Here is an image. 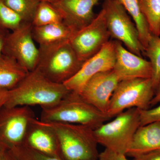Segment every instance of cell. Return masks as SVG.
<instances>
[{"mask_svg": "<svg viewBox=\"0 0 160 160\" xmlns=\"http://www.w3.org/2000/svg\"><path fill=\"white\" fill-rule=\"evenodd\" d=\"M40 2H48L53 3L57 1L58 0H38Z\"/></svg>", "mask_w": 160, "mask_h": 160, "instance_id": "obj_34", "label": "cell"}, {"mask_svg": "<svg viewBox=\"0 0 160 160\" xmlns=\"http://www.w3.org/2000/svg\"><path fill=\"white\" fill-rule=\"evenodd\" d=\"M115 61V42L109 40L99 52L85 61L77 74L64 84L69 91L79 93L95 75L113 69Z\"/></svg>", "mask_w": 160, "mask_h": 160, "instance_id": "obj_11", "label": "cell"}, {"mask_svg": "<svg viewBox=\"0 0 160 160\" xmlns=\"http://www.w3.org/2000/svg\"><path fill=\"white\" fill-rule=\"evenodd\" d=\"M111 119L107 113L84 100L79 93L70 91L55 106L42 109L40 121L79 124L94 130Z\"/></svg>", "mask_w": 160, "mask_h": 160, "instance_id": "obj_2", "label": "cell"}, {"mask_svg": "<svg viewBox=\"0 0 160 160\" xmlns=\"http://www.w3.org/2000/svg\"><path fill=\"white\" fill-rule=\"evenodd\" d=\"M31 23H25L19 28L9 32L5 42L3 54L16 60L28 72L36 69L40 58L36 46Z\"/></svg>", "mask_w": 160, "mask_h": 160, "instance_id": "obj_9", "label": "cell"}, {"mask_svg": "<svg viewBox=\"0 0 160 160\" xmlns=\"http://www.w3.org/2000/svg\"><path fill=\"white\" fill-rule=\"evenodd\" d=\"M10 151L17 160H62L57 157L36 151L24 144L14 147Z\"/></svg>", "mask_w": 160, "mask_h": 160, "instance_id": "obj_25", "label": "cell"}, {"mask_svg": "<svg viewBox=\"0 0 160 160\" xmlns=\"http://www.w3.org/2000/svg\"><path fill=\"white\" fill-rule=\"evenodd\" d=\"M25 23L18 15L6 6L2 0H0V27L12 31Z\"/></svg>", "mask_w": 160, "mask_h": 160, "instance_id": "obj_24", "label": "cell"}, {"mask_svg": "<svg viewBox=\"0 0 160 160\" xmlns=\"http://www.w3.org/2000/svg\"><path fill=\"white\" fill-rule=\"evenodd\" d=\"M63 22L59 12L51 3L40 2L31 24L39 27Z\"/></svg>", "mask_w": 160, "mask_h": 160, "instance_id": "obj_20", "label": "cell"}, {"mask_svg": "<svg viewBox=\"0 0 160 160\" xmlns=\"http://www.w3.org/2000/svg\"><path fill=\"white\" fill-rule=\"evenodd\" d=\"M160 149V122L140 126L135 133L126 156L131 157Z\"/></svg>", "mask_w": 160, "mask_h": 160, "instance_id": "obj_16", "label": "cell"}, {"mask_svg": "<svg viewBox=\"0 0 160 160\" xmlns=\"http://www.w3.org/2000/svg\"><path fill=\"white\" fill-rule=\"evenodd\" d=\"M139 111L141 126L160 122V104L157 107L145 110L139 109Z\"/></svg>", "mask_w": 160, "mask_h": 160, "instance_id": "obj_26", "label": "cell"}, {"mask_svg": "<svg viewBox=\"0 0 160 160\" xmlns=\"http://www.w3.org/2000/svg\"><path fill=\"white\" fill-rule=\"evenodd\" d=\"M43 122L49 126L56 135L60 158L98 160V144L95 137L94 129L79 124Z\"/></svg>", "mask_w": 160, "mask_h": 160, "instance_id": "obj_3", "label": "cell"}, {"mask_svg": "<svg viewBox=\"0 0 160 160\" xmlns=\"http://www.w3.org/2000/svg\"><path fill=\"white\" fill-rule=\"evenodd\" d=\"M115 117L94 129L95 137L98 144L106 149L126 155L135 133L141 126L139 109H126Z\"/></svg>", "mask_w": 160, "mask_h": 160, "instance_id": "obj_4", "label": "cell"}, {"mask_svg": "<svg viewBox=\"0 0 160 160\" xmlns=\"http://www.w3.org/2000/svg\"><path fill=\"white\" fill-rule=\"evenodd\" d=\"M70 91L64 84L52 82L36 69L28 72L14 88L9 90L4 106H39L42 109L51 108Z\"/></svg>", "mask_w": 160, "mask_h": 160, "instance_id": "obj_1", "label": "cell"}, {"mask_svg": "<svg viewBox=\"0 0 160 160\" xmlns=\"http://www.w3.org/2000/svg\"><path fill=\"white\" fill-rule=\"evenodd\" d=\"M133 158L134 160H160V149L138 155Z\"/></svg>", "mask_w": 160, "mask_h": 160, "instance_id": "obj_28", "label": "cell"}, {"mask_svg": "<svg viewBox=\"0 0 160 160\" xmlns=\"http://www.w3.org/2000/svg\"><path fill=\"white\" fill-rule=\"evenodd\" d=\"M103 9L91 23L76 32L69 41L78 57L84 62L97 53L109 41Z\"/></svg>", "mask_w": 160, "mask_h": 160, "instance_id": "obj_10", "label": "cell"}, {"mask_svg": "<svg viewBox=\"0 0 160 160\" xmlns=\"http://www.w3.org/2000/svg\"><path fill=\"white\" fill-rule=\"evenodd\" d=\"M29 72L13 58L2 54L0 56V87L9 90L14 88Z\"/></svg>", "mask_w": 160, "mask_h": 160, "instance_id": "obj_18", "label": "cell"}, {"mask_svg": "<svg viewBox=\"0 0 160 160\" xmlns=\"http://www.w3.org/2000/svg\"><path fill=\"white\" fill-rule=\"evenodd\" d=\"M75 32L63 22L46 26H32V33L39 48H44L69 42Z\"/></svg>", "mask_w": 160, "mask_h": 160, "instance_id": "obj_17", "label": "cell"}, {"mask_svg": "<svg viewBox=\"0 0 160 160\" xmlns=\"http://www.w3.org/2000/svg\"><path fill=\"white\" fill-rule=\"evenodd\" d=\"M6 160H17L10 150L6 152Z\"/></svg>", "mask_w": 160, "mask_h": 160, "instance_id": "obj_33", "label": "cell"}, {"mask_svg": "<svg viewBox=\"0 0 160 160\" xmlns=\"http://www.w3.org/2000/svg\"><path fill=\"white\" fill-rule=\"evenodd\" d=\"M3 2L27 23H32L40 3L38 0H2Z\"/></svg>", "mask_w": 160, "mask_h": 160, "instance_id": "obj_23", "label": "cell"}, {"mask_svg": "<svg viewBox=\"0 0 160 160\" xmlns=\"http://www.w3.org/2000/svg\"><path fill=\"white\" fill-rule=\"evenodd\" d=\"M69 42L39 48L40 58L36 69L53 82L64 84L77 74L84 63Z\"/></svg>", "mask_w": 160, "mask_h": 160, "instance_id": "obj_5", "label": "cell"}, {"mask_svg": "<svg viewBox=\"0 0 160 160\" xmlns=\"http://www.w3.org/2000/svg\"><path fill=\"white\" fill-rule=\"evenodd\" d=\"M6 149L0 147V160H6Z\"/></svg>", "mask_w": 160, "mask_h": 160, "instance_id": "obj_32", "label": "cell"}, {"mask_svg": "<svg viewBox=\"0 0 160 160\" xmlns=\"http://www.w3.org/2000/svg\"><path fill=\"white\" fill-rule=\"evenodd\" d=\"M144 54L149 59L152 67L151 80L155 90L160 80V38L151 34Z\"/></svg>", "mask_w": 160, "mask_h": 160, "instance_id": "obj_22", "label": "cell"}, {"mask_svg": "<svg viewBox=\"0 0 160 160\" xmlns=\"http://www.w3.org/2000/svg\"><path fill=\"white\" fill-rule=\"evenodd\" d=\"M160 103V80L157 87L155 89L153 98L150 102V106H153Z\"/></svg>", "mask_w": 160, "mask_h": 160, "instance_id": "obj_30", "label": "cell"}, {"mask_svg": "<svg viewBox=\"0 0 160 160\" xmlns=\"http://www.w3.org/2000/svg\"><path fill=\"white\" fill-rule=\"evenodd\" d=\"M149 30L152 34L160 36V0H138Z\"/></svg>", "mask_w": 160, "mask_h": 160, "instance_id": "obj_21", "label": "cell"}, {"mask_svg": "<svg viewBox=\"0 0 160 160\" xmlns=\"http://www.w3.org/2000/svg\"><path fill=\"white\" fill-rule=\"evenodd\" d=\"M23 144L44 154L60 158L58 142L54 132L40 120L35 119L31 123Z\"/></svg>", "mask_w": 160, "mask_h": 160, "instance_id": "obj_15", "label": "cell"}, {"mask_svg": "<svg viewBox=\"0 0 160 160\" xmlns=\"http://www.w3.org/2000/svg\"><path fill=\"white\" fill-rule=\"evenodd\" d=\"M9 90L0 87V109L3 107L7 102L8 98Z\"/></svg>", "mask_w": 160, "mask_h": 160, "instance_id": "obj_31", "label": "cell"}, {"mask_svg": "<svg viewBox=\"0 0 160 160\" xmlns=\"http://www.w3.org/2000/svg\"><path fill=\"white\" fill-rule=\"evenodd\" d=\"M36 118L29 106L0 109V147L6 150L24 144L29 126Z\"/></svg>", "mask_w": 160, "mask_h": 160, "instance_id": "obj_8", "label": "cell"}, {"mask_svg": "<svg viewBox=\"0 0 160 160\" xmlns=\"http://www.w3.org/2000/svg\"><path fill=\"white\" fill-rule=\"evenodd\" d=\"M155 91L151 78L121 81L112 96L107 114L112 118L130 108L140 110L149 109Z\"/></svg>", "mask_w": 160, "mask_h": 160, "instance_id": "obj_6", "label": "cell"}, {"mask_svg": "<svg viewBox=\"0 0 160 160\" xmlns=\"http://www.w3.org/2000/svg\"><path fill=\"white\" fill-rule=\"evenodd\" d=\"M102 9L110 37L123 43L129 51L142 57L145 49L137 28L122 5L117 0H104Z\"/></svg>", "mask_w": 160, "mask_h": 160, "instance_id": "obj_7", "label": "cell"}, {"mask_svg": "<svg viewBox=\"0 0 160 160\" xmlns=\"http://www.w3.org/2000/svg\"><path fill=\"white\" fill-rule=\"evenodd\" d=\"M102 0H58L52 3L59 12L63 22L75 32L86 27L96 16L93 9Z\"/></svg>", "mask_w": 160, "mask_h": 160, "instance_id": "obj_14", "label": "cell"}, {"mask_svg": "<svg viewBox=\"0 0 160 160\" xmlns=\"http://www.w3.org/2000/svg\"><path fill=\"white\" fill-rule=\"evenodd\" d=\"M9 31L0 27V56L3 54L5 42Z\"/></svg>", "mask_w": 160, "mask_h": 160, "instance_id": "obj_29", "label": "cell"}, {"mask_svg": "<svg viewBox=\"0 0 160 160\" xmlns=\"http://www.w3.org/2000/svg\"><path fill=\"white\" fill-rule=\"evenodd\" d=\"M126 156V155L105 149L104 151L99 153L98 160H129Z\"/></svg>", "mask_w": 160, "mask_h": 160, "instance_id": "obj_27", "label": "cell"}, {"mask_svg": "<svg viewBox=\"0 0 160 160\" xmlns=\"http://www.w3.org/2000/svg\"><path fill=\"white\" fill-rule=\"evenodd\" d=\"M114 42L116 61L112 69L120 81L134 78H151L152 70L150 62L126 49L122 43L118 41Z\"/></svg>", "mask_w": 160, "mask_h": 160, "instance_id": "obj_13", "label": "cell"}, {"mask_svg": "<svg viewBox=\"0 0 160 160\" xmlns=\"http://www.w3.org/2000/svg\"><path fill=\"white\" fill-rule=\"evenodd\" d=\"M121 3L134 22L139 37L144 49H146L152 33L148 23L143 15L138 0H117Z\"/></svg>", "mask_w": 160, "mask_h": 160, "instance_id": "obj_19", "label": "cell"}, {"mask_svg": "<svg viewBox=\"0 0 160 160\" xmlns=\"http://www.w3.org/2000/svg\"><path fill=\"white\" fill-rule=\"evenodd\" d=\"M121 82L113 69L95 75L79 92L88 102L107 113L110 99Z\"/></svg>", "mask_w": 160, "mask_h": 160, "instance_id": "obj_12", "label": "cell"}]
</instances>
